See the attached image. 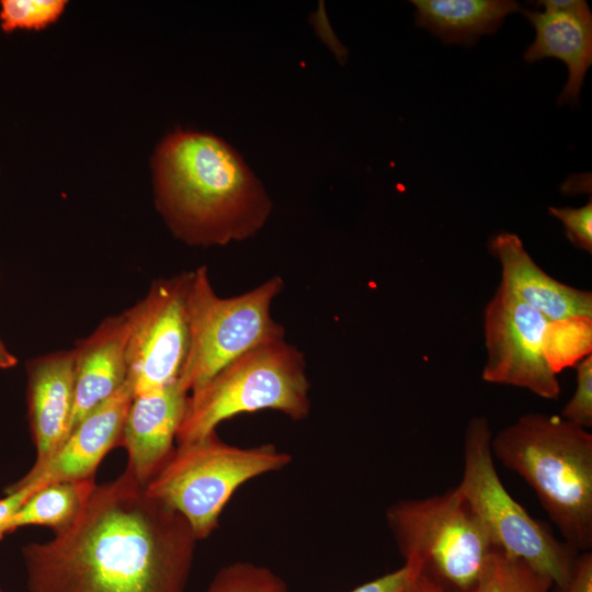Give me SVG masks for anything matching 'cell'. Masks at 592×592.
Listing matches in <instances>:
<instances>
[{"label": "cell", "mask_w": 592, "mask_h": 592, "mask_svg": "<svg viewBox=\"0 0 592 592\" xmlns=\"http://www.w3.org/2000/svg\"><path fill=\"white\" fill-rule=\"evenodd\" d=\"M95 486L94 478L43 486L0 526V539L27 525L47 526L54 533L66 528L79 515Z\"/></svg>", "instance_id": "obj_18"}, {"label": "cell", "mask_w": 592, "mask_h": 592, "mask_svg": "<svg viewBox=\"0 0 592 592\" xmlns=\"http://www.w3.org/2000/svg\"><path fill=\"white\" fill-rule=\"evenodd\" d=\"M544 11L562 12L574 15L585 23L592 24V14L588 3L583 0H544L536 2Z\"/></svg>", "instance_id": "obj_28"}, {"label": "cell", "mask_w": 592, "mask_h": 592, "mask_svg": "<svg viewBox=\"0 0 592 592\" xmlns=\"http://www.w3.org/2000/svg\"><path fill=\"white\" fill-rule=\"evenodd\" d=\"M196 537L124 470L95 486L75 521L22 549L29 592H184Z\"/></svg>", "instance_id": "obj_1"}, {"label": "cell", "mask_w": 592, "mask_h": 592, "mask_svg": "<svg viewBox=\"0 0 592 592\" xmlns=\"http://www.w3.org/2000/svg\"><path fill=\"white\" fill-rule=\"evenodd\" d=\"M415 23L445 43L473 45L493 33L510 13L520 10L511 0H413Z\"/></svg>", "instance_id": "obj_17"}, {"label": "cell", "mask_w": 592, "mask_h": 592, "mask_svg": "<svg viewBox=\"0 0 592 592\" xmlns=\"http://www.w3.org/2000/svg\"><path fill=\"white\" fill-rule=\"evenodd\" d=\"M189 394L178 382L133 397L118 446L127 452L126 469L146 486L172 455Z\"/></svg>", "instance_id": "obj_11"}, {"label": "cell", "mask_w": 592, "mask_h": 592, "mask_svg": "<svg viewBox=\"0 0 592 592\" xmlns=\"http://www.w3.org/2000/svg\"><path fill=\"white\" fill-rule=\"evenodd\" d=\"M156 205L171 232L197 247L251 238L272 202L240 155L219 137L177 130L153 159Z\"/></svg>", "instance_id": "obj_2"}, {"label": "cell", "mask_w": 592, "mask_h": 592, "mask_svg": "<svg viewBox=\"0 0 592 592\" xmlns=\"http://www.w3.org/2000/svg\"><path fill=\"white\" fill-rule=\"evenodd\" d=\"M133 392L126 382L114 395L92 409L70 432L54 455L34 465L14 486L34 481L45 485L58 481L94 478L96 467L115 446Z\"/></svg>", "instance_id": "obj_12"}, {"label": "cell", "mask_w": 592, "mask_h": 592, "mask_svg": "<svg viewBox=\"0 0 592 592\" xmlns=\"http://www.w3.org/2000/svg\"><path fill=\"white\" fill-rule=\"evenodd\" d=\"M291 463L292 455L272 443L242 447L214 431L178 444L145 491L181 514L200 540L218 527L223 510L242 485Z\"/></svg>", "instance_id": "obj_5"}, {"label": "cell", "mask_w": 592, "mask_h": 592, "mask_svg": "<svg viewBox=\"0 0 592 592\" xmlns=\"http://www.w3.org/2000/svg\"><path fill=\"white\" fill-rule=\"evenodd\" d=\"M492 435L485 415L469 420L463 442V474L457 487L497 549L523 559L566 592L578 551L532 517L506 490L494 465Z\"/></svg>", "instance_id": "obj_8"}, {"label": "cell", "mask_w": 592, "mask_h": 592, "mask_svg": "<svg viewBox=\"0 0 592 592\" xmlns=\"http://www.w3.org/2000/svg\"><path fill=\"white\" fill-rule=\"evenodd\" d=\"M535 29V39L524 53L527 62L555 57L568 67V80L558 96V104H574L592 64V24L562 13L523 11Z\"/></svg>", "instance_id": "obj_16"}, {"label": "cell", "mask_w": 592, "mask_h": 592, "mask_svg": "<svg viewBox=\"0 0 592 592\" xmlns=\"http://www.w3.org/2000/svg\"><path fill=\"white\" fill-rule=\"evenodd\" d=\"M488 250L500 264V285L549 321L578 316L592 318V293L547 274L516 234L501 231L491 236Z\"/></svg>", "instance_id": "obj_13"}, {"label": "cell", "mask_w": 592, "mask_h": 592, "mask_svg": "<svg viewBox=\"0 0 592 592\" xmlns=\"http://www.w3.org/2000/svg\"><path fill=\"white\" fill-rule=\"evenodd\" d=\"M385 520L405 565L437 581L447 592H466L497 549L459 488L400 499Z\"/></svg>", "instance_id": "obj_6"}, {"label": "cell", "mask_w": 592, "mask_h": 592, "mask_svg": "<svg viewBox=\"0 0 592 592\" xmlns=\"http://www.w3.org/2000/svg\"><path fill=\"white\" fill-rule=\"evenodd\" d=\"M551 592H561L557 587H554Z\"/></svg>", "instance_id": "obj_31"}, {"label": "cell", "mask_w": 592, "mask_h": 592, "mask_svg": "<svg viewBox=\"0 0 592 592\" xmlns=\"http://www.w3.org/2000/svg\"><path fill=\"white\" fill-rule=\"evenodd\" d=\"M566 592H592V553L576 556Z\"/></svg>", "instance_id": "obj_27"}, {"label": "cell", "mask_w": 592, "mask_h": 592, "mask_svg": "<svg viewBox=\"0 0 592 592\" xmlns=\"http://www.w3.org/2000/svg\"><path fill=\"white\" fill-rule=\"evenodd\" d=\"M403 592H447L437 581L423 572L415 573Z\"/></svg>", "instance_id": "obj_29"}, {"label": "cell", "mask_w": 592, "mask_h": 592, "mask_svg": "<svg viewBox=\"0 0 592 592\" xmlns=\"http://www.w3.org/2000/svg\"><path fill=\"white\" fill-rule=\"evenodd\" d=\"M284 580L270 568L235 561L217 570L206 592H286Z\"/></svg>", "instance_id": "obj_21"}, {"label": "cell", "mask_w": 592, "mask_h": 592, "mask_svg": "<svg viewBox=\"0 0 592 592\" xmlns=\"http://www.w3.org/2000/svg\"><path fill=\"white\" fill-rule=\"evenodd\" d=\"M29 421L36 447L34 465L48 460L68 437L75 402L72 350L35 357L26 364Z\"/></svg>", "instance_id": "obj_14"}, {"label": "cell", "mask_w": 592, "mask_h": 592, "mask_svg": "<svg viewBox=\"0 0 592 592\" xmlns=\"http://www.w3.org/2000/svg\"><path fill=\"white\" fill-rule=\"evenodd\" d=\"M280 275L231 297H219L208 269L192 271L187 294L190 343L178 379L190 394L241 355L285 339V329L272 316V304L283 292Z\"/></svg>", "instance_id": "obj_7"}, {"label": "cell", "mask_w": 592, "mask_h": 592, "mask_svg": "<svg viewBox=\"0 0 592 592\" xmlns=\"http://www.w3.org/2000/svg\"><path fill=\"white\" fill-rule=\"evenodd\" d=\"M43 486L45 483L41 481H34L23 486L11 485L7 489V496L0 499V526L21 508L30 496Z\"/></svg>", "instance_id": "obj_26"}, {"label": "cell", "mask_w": 592, "mask_h": 592, "mask_svg": "<svg viewBox=\"0 0 592 592\" xmlns=\"http://www.w3.org/2000/svg\"><path fill=\"white\" fill-rule=\"evenodd\" d=\"M491 452L521 476L563 542L592 547V434L560 415L531 412L492 435Z\"/></svg>", "instance_id": "obj_3"}, {"label": "cell", "mask_w": 592, "mask_h": 592, "mask_svg": "<svg viewBox=\"0 0 592 592\" xmlns=\"http://www.w3.org/2000/svg\"><path fill=\"white\" fill-rule=\"evenodd\" d=\"M418 572L417 569L403 565L398 570L361 584L350 592H403L411 578Z\"/></svg>", "instance_id": "obj_25"}, {"label": "cell", "mask_w": 592, "mask_h": 592, "mask_svg": "<svg viewBox=\"0 0 592 592\" xmlns=\"http://www.w3.org/2000/svg\"><path fill=\"white\" fill-rule=\"evenodd\" d=\"M549 322L499 284L482 314L487 358L481 379L557 400L560 384L545 358L543 345Z\"/></svg>", "instance_id": "obj_10"}, {"label": "cell", "mask_w": 592, "mask_h": 592, "mask_svg": "<svg viewBox=\"0 0 592 592\" xmlns=\"http://www.w3.org/2000/svg\"><path fill=\"white\" fill-rule=\"evenodd\" d=\"M0 592H3V591L0 589Z\"/></svg>", "instance_id": "obj_32"}, {"label": "cell", "mask_w": 592, "mask_h": 592, "mask_svg": "<svg viewBox=\"0 0 592 592\" xmlns=\"http://www.w3.org/2000/svg\"><path fill=\"white\" fill-rule=\"evenodd\" d=\"M544 355L556 373L591 354L592 318L571 317L550 321L544 333Z\"/></svg>", "instance_id": "obj_20"}, {"label": "cell", "mask_w": 592, "mask_h": 592, "mask_svg": "<svg viewBox=\"0 0 592 592\" xmlns=\"http://www.w3.org/2000/svg\"><path fill=\"white\" fill-rule=\"evenodd\" d=\"M191 272L156 280L147 295L125 310L129 333L127 378L133 397L178 382L190 343L187 294Z\"/></svg>", "instance_id": "obj_9"}, {"label": "cell", "mask_w": 592, "mask_h": 592, "mask_svg": "<svg viewBox=\"0 0 592 592\" xmlns=\"http://www.w3.org/2000/svg\"><path fill=\"white\" fill-rule=\"evenodd\" d=\"M66 4L64 0H2L0 26L5 33L41 30L59 19Z\"/></svg>", "instance_id": "obj_22"}, {"label": "cell", "mask_w": 592, "mask_h": 592, "mask_svg": "<svg viewBox=\"0 0 592 592\" xmlns=\"http://www.w3.org/2000/svg\"><path fill=\"white\" fill-rule=\"evenodd\" d=\"M576 390L561 409L560 417L583 429L592 426V354L573 366Z\"/></svg>", "instance_id": "obj_23"}, {"label": "cell", "mask_w": 592, "mask_h": 592, "mask_svg": "<svg viewBox=\"0 0 592 592\" xmlns=\"http://www.w3.org/2000/svg\"><path fill=\"white\" fill-rule=\"evenodd\" d=\"M18 363L16 357L7 349L0 339V368H11Z\"/></svg>", "instance_id": "obj_30"}, {"label": "cell", "mask_w": 592, "mask_h": 592, "mask_svg": "<svg viewBox=\"0 0 592 592\" xmlns=\"http://www.w3.org/2000/svg\"><path fill=\"white\" fill-rule=\"evenodd\" d=\"M128 333L129 322L123 311L103 319L91 334L78 340L71 349L75 402L70 432L92 409L126 383Z\"/></svg>", "instance_id": "obj_15"}, {"label": "cell", "mask_w": 592, "mask_h": 592, "mask_svg": "<svg viewBox=\"0 0 592 592\" xmlns=\"http://www.w3.org/2000/svg\"><path fill=\"white\" fill-rule=\"evenodd\" d=\"M309 390L306 358L297 346L285 339L258 346L189 394L177 444L202 439L241 413L274 410L305 420Z\"/></svg>", "instance_id": "obj_4"}, {"label": "cell", "mask_w": 592, "mask_h": 592, "mask_svg": "<svg viewBox=\"0 0 592 592\" xmlns=\"http://www.w3.org/2000/svg\"><path fill=\"white\" fill-rule=\"evenodd\" d=\"M548 212L565 227L568 240L578 249L592 253V200L582 207H554Z\"/></svg>", "instance_id": "obj_24"}, {"label": "cell", "mask_w": 592, "mask_h": 592, "mask_svg": "<svg viewBox=\"0 0 592 592\" xmlns=\"http://www.w3.org/2000/svg\"><path fill=\"white\" fill-rule=\"evenodd\" d=\"M553 580L521 558L494 549L466 592H551Z\"/></svg>", "instance_id": "obj_19"}]
</instances>
